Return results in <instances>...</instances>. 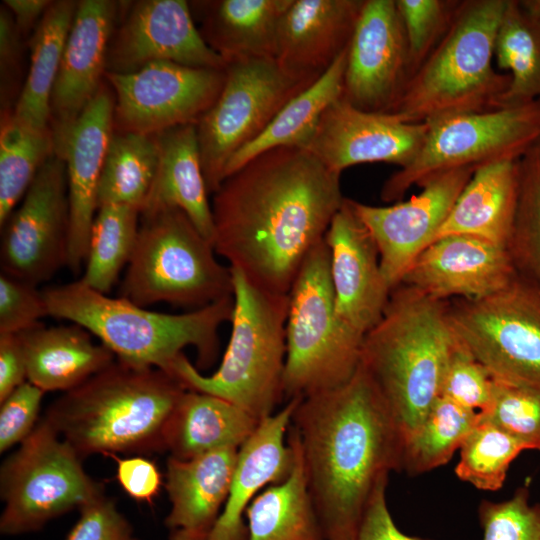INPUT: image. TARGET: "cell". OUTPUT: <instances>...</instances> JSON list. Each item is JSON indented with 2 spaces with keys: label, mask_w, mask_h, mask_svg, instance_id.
I'll use <instances>...</instances> for the list:
<instances>
[{
  "label": "cell",
  "mask_w": 540,
  "mask_h": 540,
  "mask_svg": "<svg viewBox=\"0 0 540 540\" xmlns=\"http://www.w3.org/2000/svg\"><path fill=\"white\" fill-rule=\"evenodd\" d=\"M340 177L303 148L260 153L213 194L215 252L257 287L289 294L344 202Z\"/></svg>",
  "instance_id": "6da1fadb"
},
{
  "label": "cell",
  "mask_w": 540,
  "mask_h": 540,
  "mask_svg": "<svg viewBox=\"0 0 540 540\" xmlns=\"http://www.w3.org/2000/svg\"><path fill=\"white\" fill-rule=\"evenodd\" d=\"M289 429L324 539L355 540L375 491L403 463L402 437L375 384L359 364L345 384L301 398Z\"/></svg>",
  "instance_id": "7a4b0ae2"
},
{
  "label": "cell",
  "mask_w": 540,
  "mask_h": 540,
  "mask_svg": "<svg viewBox=\"0 0 540 540\" xmlns=\"http://www.w3.org/2000/svg\"><path fill=\"white\" fill-rule=\"evenodd\" d=\"M186 388L153 367L118 359L50 404L44 419L83 459L164 451V433Z\"/></svg>",
  "instance_id": "3957f363"
},
{
  "label": "cell",
  "mask_w": 540,
  "mask_h": 540,
  "mask_svg": "<svg viewBox=\"0 0 540 540\" xmlns=\"http://www.w3.org/2000/svg\"><path fill=\"white\" fill-rule=\"evenodd\" d=\"M458 345L447 301L403 284L391 291L381 319L364 335L360 365L391 413L403 446L440 397Z\"/></svg>",
  "instance_id": "277c9868"
},
{
  "label": "cell",
  "mask_w": 540,
  "mask_h": 540,
  "mask_svg": "<svg viewBox=\"0 0 540 540\" xmlns=\"http://www.w3.org/2000/svg\"><path fill=\"white\" fill-rule=\"evenodd\" d=\"M49 316L75 323L110 349L116 359L169 373L191 346L198 366L207 368L218 355V330L230 322L234 297L182 314L150 311L125 298L109 297L79 279L42 290Z\"/></svg>",
  "instance_id": "5b68a950"
},
{
  "label": "cell",
  "mask_w": 540,
  "mask_h": 540,
  "mask_svg": "<svg viewBox=\"0 0 540 540\" xmlns=\"http://www.w3.org/2000/svg\"><path fill=\"white\" fill-rule=\"evenodd\" d=\"M507 0H461L436 48L406 81L389 113L408 123L493 110L510 83L493 66Z\"/></svg>",
  "instance_id": "8992f818"
},
{
  "label": "cell",
  "mask_w": 540,
  "mask_h": 540,
  "mask_svg": "<svg viewBox=\"0 0 540 540\" xmlns=\"http://www.w3.org/2000/svg\"><path fill=\"white\" fill-rule=\"evenodd\" d=\"M230 269L234 297L232 330L219 368L205 376L183 353L168 374L187 390L221 397L261 421L272 415L284 398L289 295L261 289L239 270Z\"/></svg>",
  "instance_id": "52a82bcc"
},
{
  "label": "cell",
  "mask_w": 540,
  "mask_h": 540,
  "mask_svg": "<svg viewBox=\"0 0 540 540\" xmlns=\"http://www.w3.org/2000/svg\"><path fill=\"white\" fill-rule=\"evenodd\" d=\"M215 253L181 209L143 211L119 297L141 307L164 302L195 310L233 296L231 269Z\"/></svg>",
  "instance_id": "ba28073f"
},
{
  "label": "cell",
  "mask_w": 540,
  "mask_h": 540,
  "mask_svg": "<svg viewBox=\"0 0 540 540\" xmlns=\"http://www.w3.org/2000/svg\"><path fill=\"white\" fill-rule=\"evenodd\" d=\"M283 396L337 388L359 367L364 336L337 314L324 239L305 258L289 291Z\"/></svg>",
  "instance_id": "9c48e42d"
},
{
  "label": "cell",
  "mask_w": 540,
  "mask_h": 540,
  "mask_svg": "<svg viewBox=\"0 0 540 540\" xmlns=\"http://www.w3.org/2000/svg\"><path fill=\"white\" fill-rule=\"evenodd\" d=\"M82 458L43 418L2 462V535L42 529L50 520L104 495L101 483L83 468Z\"/></svg>",
  "instance_id": "30bf717a"
},
{
  "label": "cell",
  "mask_w": 540,
  "mask_h": 540,
  "mask_svg": "<svg viewBox=\"0 0 540 540\" xmlns=\"http://www.w3.org/2000/svg\"><path fill=\"white\" fill-rule=\"evenodd\" d=\"M461 345L497 381L540 391V287L518 272L480 299L447 301Z\"/></svg>",
  "instance_id": "8fae6325"
},
{
  "label": "cell",
  "mask_w": 540,
  "mask_h": 540,
  "mask_svg": "<svg viewBox=\"0 0 540 540\" xmlns=\"http://www.w3.org/2000/svg\"><path fill=\"white\" fill-rule=\"evenodd\" d=\"M425 123L428 131L417 156L384 182V202L399 201L412 186L449 170L519 160L540 138V101Z\"/></svg>",
  "instance_id": "7c38bea8"
},
{
  "label": "cell",
  "mask_w": 540,
  "mask_h": 540,
  "mask_svg": "<svg viewBox=\"0 0 540 540\" xmlns=\"http://www.w3.org/2000/svg\"><path fill=\"white\" fill-rule=\"evenodd\" d=\"M301 91L283 74L275 59L227 64L217 100L195 124L209 194H214L223 183L232 157L254 141Z\"/></svg>",
  "instance_id": "4fadbf2b"
},
{
  "label": "cell",
  "mask_w": 540,
  "mask_h": 540,
  "mask_svg": "<svg viewBox=\"0 0 540 540\" xmlns=\"http://www.w3.org/2000/svg\"><path fill=\"white\" fill-rule=\"evenodd\" d=\"M104 76L114 92V131L156 135L196 124L217 100L225 69L157 61L135 72Z\"/></svg>",
  "instance_id": "5bb4252c"
},
{
  "label": "cell",
  "mask_w": 540,
  "mask_h": 540,
  "mask_svg": "<svg viewBox=\"0 0 540 540\" xmlns=\"http://www.w3.org/2000/svg\"><path fill=\"white\" fill-rule=\"evenodd\" d=\"M1 228L2 273L38 285L67 265L69 202L62 158L53 155L42 165Z\"/></svg>",
  "instance_id": "9a60e30c"
},
{
  "label": "cell",
  "mask_w": 540,
  "mask_h": 540,
  "mask_svg": "<svg viewBox=\"0 0 540 540\" xmlns=\"http://www.w3.org/2000/svg\"><path fill=\"white\" fill-rule=\"evenodd\" d=\"M127 7L111 35L105 73H131L157 61L226 68L196 27L187 1L140 0Z\"/></svg>",
  "instance_id": "2e32d148"
},
{
  "label": "cell",
  "mask_w": 540,
  "mask_h": 540,
  "mask_svg": "<svg viewBox=\"0 0 540 540\" xmlns=\"http://www.w3.org/2000/svg\"><path fill=\"white\" fill-rule=\"evenodd\" d=\"M476 168L465 167L433 176L406 202L352 205L371 233L383 277L391 291L400 285L414 259L430 245Z\"/></svg>",
  "instance_id": "e0dca14e"
},
{
  "label": "cell",
  "mask_w": 540,
  "mask_h": 540,
  "mask_svg": "<svg viewBox=\"0 0 540 540\" xmlns=\"http://www.w3.org/2000/svg\"><path fill=\"white\" fill-rule=\"evenodd\" d=\"M408 79L407 42L395 0H365L348 46L341 98L389 113Z\"/></svg>",
  "instance_id": "ac0fdd59"
},
{
  "label": "cell",
  "mask_w": 540,
  "mask_h": 540,
  "mask_svg": "<svg viewBox=\"0 0 540 540\" xmlns=\"http://www.w3.org/2000/svg\"><path fill=\"white\" fill-rule=\"evenodd\" d=\"M427 123H408L391 113L368 112L342 99L321 116L306 150L329 170L385 162L403 168L419 153Z\"/></svg>",
  "instance_id": "d6986e66"
},
{
  "label": "cell",
  "mask_w": 540,
  "mask_h": 540,
  "mask_svg": "<svg viewBox=\"0 0 540 540\" xmlns=\"http://www.w3.org/2000/svg\"><path fill=\"white\" fill-rule=\"evenodd\" d=\"M119 10L117 1H78L50 101L49 128L56 155L102 85L108 45Z\"/></svg>",
  "instance_id": "ffe728a7"
},
{
  "label": "cell",
  "mask_w": 540,
  "mask_h": 540,
  "mask_svg": "<svg viewBox=\"0 0 540 540\" xmlns=\"http://www.w3.org/2000/svg\"><path fill=\"white\" fill-rule=\"evenodd\" d=\"M517 273L508 248L483 238L442 236L414 259L400 284L439 301L480 299Z\"/></svg>",
  "instance_id": "44dd1931"
},
{
  "label": "cell",
  "mask_w": 540,
  "mask_h": 540,
  "mask_svg": "<svg viewBox=\"0 0 540 540\" xmlns=\"http://www.w3.org/2000/svg\"><path fill=\"white\" fill-rule=\"evenodd\" d=\"M336 312L353 330L365 335L381 319L391 289L380 266L377 245L345 198L325 234Z\"/></svg>",
  "instance_id": "7402d4cb"
},
{
  "label": "cell",
  "mask_w": 540,
  "mask_h": 540,
  "mask_svg": "<svg viewBox=\"0 0 540 540\" xmlns=\"http://www.w3.org/2000/svg\"><path fill=\"white\" fill-rule=\"evenodd\" d=\"M102 84L71 128L57 155L66 164L69 236L67 267L77 275L84 267L105 154L114 132V94Z\"/></svg>",
  "instance_id": "603a6c76"
},
{
  "label": "cell",
  "mask_w": 540,
  "mask_h": 540,
  "mask_svg": "<svg viewBox=\"0 0 540 540\" xmlns=\"http://www.w3.org/2000/svg\"><path fill=\"white\" fill-rule=\"evenodd\" d=\"M365 0H293L277 34L275 61L305 90L349 46Z\"/></svg>",
  "instance_id": "cb8c5ba5"
},
{
  "label": "cell",
  "mask_w": 540,
  "mask_h": 540,
  "mask_svg": "<svg viewBox=\"0 0 540 540\" xmlns=\"http://www.w3.org/2000/svg\"><path fill=\"white\" fill-rule=\"evenodd\" d=\"M300 399L288 400L277 413L262 419L239 448L227 500L207 540H247L248 506L259 491L281 482L292 469L294 454L286 435Z\"/></svg>",
  "instance_id": "d4e9b609"
},
{
  "label": "cell",
  "mask_w": 540,
  "mask_h": 540,
  "mask_svg": "<svg viewBox=\"0 0 540 540\" xmlns=\"http://www.w3.org/2000/svg\"><path fill=\"white\" fill-rule=\"evenodd\" d=\"M23 346L27 381L44 392H67L112 364L116 357L82 326L46 327L18 334Z\"/></svg>",
  "instance_id": "484cf974"
},
{
  "label": "cell",
  "mask_w": 540,
  "mask_h": 540,
  "mask_svg": "<svg viewBox=\"0 0 540 540\" xmlns=\"http://www.w3.org/2000/svg\"><path fill=\"white\" fill-rule=\"evenodd\" d=\"M238 450L223 448L188 460L168 457L165 487L171 508L164 521L167 528L210 532L227 500Z\"/></svg>",
  "instance_id": "4316f807"
},
{
  "label": "cell",
  "mask_w": 540,
  "mask_h": 540,
  "mask_svg": "<svg viewBox=\"0 0 540 540\" xmlns=\"http://www.w3.org/2000/svg\"><path fill=\"white\" fill-rule=\"evenodd\" d=\"M293 0H215L191 4L200 12L199 29L224 61L275 59L281 18Z\"/></svg>",
  "instance_id": "83f0119b"
},
{
  "label": "cell",
  "mask_w": 540,
  "mask_h": 540,
  "mask_svg": "<svg viewBox=\"0 0 540 540\" xmlns=\"http://www.w3.org/2000/svg\"><path fill=\"white\" fill-rule=\"evenodd\" d=\"M159 158L156 176L144 209L174 207L190 218L213 245L214 223L208 200L195 124L156 134Z\"/></svg>",
  "instance_id": "f1b7e54d"
},
{
  "label": "cell",
  "mask_w": 540,
  "mask_h": 540,
  "mask_svg": "<svg viewBox=\"0 0 540 540\" xmlns=\"http://www.w3.org/2000/svg\"><path fill=\"white\" fill-rule=\"evenodd\" d=\"M519 190L518 160L478 167L463 188L434 241L451 234L471 235L506 246Z\"/></svg>",
  "instance_id": "f546056e"
},
{
  "label": "cell",
  "mask_w": 540,
  "mask_h": 540,
  "mask_svg": "<svg viewBox=\"0 0 540 540\" xmlns=\"http://www.w3.org/2000/svg\"><path fill=\"white\" fill-rule=\"evenodd\" d=\"M259 423L230 401L186 389L167 423L164 451L188 460L218 449H239Z\"/></svg>",
  "instance_id": "4dcf8cb0"
},
{
  "label": "cell",
  "mask_w": 540,
  "mask_h": 540,
  "mask_svg": "<svg viewBox=\"0 0 540 540\" xmlns=\"http://www.w3.org/2000/svg\"><path fill=\"white\" fill-rule=\"evenodd\" d=\"M294 454L289 475L260 492L246 510L247 540H325L310 495L298 441L288 429Z\"/></svg>",
  "instance_id": "1f68e13d"
},
{
  "label": "cell",
  "mask_w": 540,
  "mask_h": 540,
  "mask_svg": "<svg viewBox=\"0 0 540 540\" xmlns=\"http://www.w3.org/2000/svg\"><path fill=\"white\" fill-rule=\"evenodd\" d=\"M78 1H52L30 40V66L12 110L19 121L48 130L50 101Z\"/></svg>",
  "instance_id": "d6a6232c"
},
{
  "label": "cell",
  "mask_w": 540,
  "mask_h": 540,
  "mask_svg": "<svg viewBox=\"0 0 540 540\" xmlns=\"http://www.w3.org/2000/svg\"><path fill=\"white\" fill-rule=\"evenodd\" d=\"M347 51L348 47L316 83L292 97L266 129L232 157L225 169V179L267 150L306 148L325 110L342 96Z\"/></svg>",
  "instance_id": "836d02e7"
},
{
  "label": "cell",
  "mask_w": 540,
  "mask_h": 540,
  "mask_svg": "<svg viewBox=\"0 0 540 540\" xmlns=\"http://www.w3.org/2000/svg\"><path fill=\"white\" fill-rule=\"evenodd\" d=\"M494 60L510 76L495 109L540 101V14L525 0H507L496 34Z\"/></svg>",
  "instance_id": "e575fe53"
},
{
  "label": "cell",
  "mask_w": 540,
  "mask_h": 540,
  "mask_svg": "<svg viewBox=\"0 0 540 540\" xmlns=\"http://www.w3.org/2000/svg\"><path fill=\"white\" fill-rule=\"evenodd\" d=\"M155 135L113 132L98 185V208L126 205L144 209L158 166Z\"/></svg>",
  "instance_id": "d590c367"
},
{
  "label": "cell",
  "mask_w": 540,
  "mask_h": 540,
  "mask_svg": "<svg viewBox=\"0 0 540 540\" xmlns=\"http://www.w3.org/2000/svg\"><path fill=\"white\" fill-rule=\"evenodd\" d=\"M55 154L51 130H38L1 112L0 226L23 199L42 165Z\"/></svg>",
  "instance_id": "8d00e7d4"
},
{
  "label": "cell",
  "mask_w": 540,
  "mask_h": 540,
  "mask_svg": "<svg viewBox=\"0 0 540 540\" xmlns=\"http://www.w3.org/2000/svg\"><path fill=\"white\" fill-rule=\"evenodd\" d=\"M140 222V211L126 205L98 208L90 233L84 273L86 286L108 294L132 255Z\"/></svg>",
  "instance_id": "74e56055"
},
{
  "label": "cell",
  "mask_w": 540,
  "mask_h": 540,
  "mask_svg": "<svg viewBox=\"0 0 540 540\" xmlns=\"http://www.w3.org/2000/svg\"><path fill=\"white\" fill-rule=\"evenodd\" d=\"M479 420V412L439 397L404 442L402 470L417 476L445 465Z\"/></svg>",
  "instance_id": "f35d334b"
},
{
  "label": "cell",
  "mask_w": 540,
  "mask_h": 540,
  "mask_svg": "<svg viewBox=\"0 0 540 540\" xmlns=\"http://www.w3.org/2000/svg\"><path fill=\"white\" fill-rule=\"evenodd\" d=\"M519 190L508 251L516 271L540 287V138L518 160Z\"/></svg>",
  "instance_id": "ab89813d"
},
{
  "label": "cell",
  "mask_w": 540,
  "mask_h": 540,
  "mask_svg": "<svg viewBox=\"0 0 540 540\" xmlns=\"http://www.w3.org/2000/svg\"><path fill=\"white\" fill-rule=\"evenodd\" d=\"M459 450L457 477L479 490L497 491L503 486L511 463L529 448L480 416Z\"/></svg>",
  "instance_id": "60d3db41"
},
{
  "label": "cell",
  "mask_w": 540,
  "mask_h": 540,
  "mask_svg": "<svg viewBox=\"0 0 540 540\" xmlns=\"http://www.w3.org/2000/svg\"><path fill=\"white\" fill-rule=\"evenodd\" d=\"M395 2L406 36L409 79L448 31L461 0H395Z\"/></svg>",
  "instance_id": "b9f144b4"
},
{
  "label": "cell",
  "mask_w": 540,
  "mask_h": 540,
  "mask_svg": "<svg viewBox=\"0 0 540 540\" xmlns=\"http://www.w3.org/2000/svg\"><path fill=\"white\" fill-rule=\"evenodd\" d=\"M489 408L479 413L503 431L540 451V391L494 380Z\"/></svg>",
  "instance_id": "7bdbcfd3"
},
{
  "label": "cell",
  "mask_w": 540,
  "mask_h": 540,
  "mask_svg": "<svg viewBox=\"0 0 540 540\" xmlns=\"http://www.w3.org/2000/svg\"><path fill=\"white\" fill-rule=\"evenodd\" d=\"M483 540H540V503H532L527 486L509 499L483 500L478 507Z\"/></svg>",
  "instance_id": "ee69618b"
},
{
  "label": "cell",
  "mask_w": 540,
  "mask_h": 540,
  "mask_svg": "<svg viewBox=\"0 0 540 540\" xmlns=\"http://www.w3.org/2000/svg\"><path fill=\"white\" fill-rule=\"evenodd\" d=\"M494 383L486 368L459 342L446 367L440 397L483 413L491 404Z\"/></svg>",
  "instance_id": "f6af8a7d"
},
{
  "label": "cell",
  "mask_w": 540,
  "mask_h": 540,
  "mask_svg": "<svg viewBox=\"0 0 540 540\" xmlns=\"http://www.w3.org/2000/svg\"><path fill=\"white\" fill-rule=\"evenodd\" d=\"M45 316L47 304L37 285L1 272L0 333L26 332L42 324Z\"/></svg>",
  "instance_id": "bcb514c9"
},
{
  "label": "cell",
  "mask_w": 540,
  "mask_h": 540,
  "mask_svg": "<svg viewBox=\"0 0 540 540\" xmlns=\"http://www.w3.org/2000/svg\"><path fill=\"white\" fill-rule=\"evenodd\" d=\"M29 381L17 387L0 407V452L21 444L37 425L43 394Z\"/></svg>",
  "instance_id": "7dc6e473"
},
{
  "label": "cell",
  "mask_w": 540,
  "mask_h": 540,
  "mask_svg": "<svg viewBox=\"0 0 540 540\" xmlns=\"http://www.w3.org/2000/svg\"><path fill=\"white\" fill-rule=\"evenodd\" d=\"M79 511L80 517L66 540H140L114 500L105 495Z\"/></svg>",
  "instance_id": "c3c4849f"
},
{
  "label": "cell",
  "mask_w": 540,
  "mask_h": 540,
  "mask_svg": "<svg viewBox=\"0 0 540 540\" xmlns=\"http://www.w3.org/2000/svg\"><path fill=\"white\" fill-rule=\"evenodd\" d=\"M21 38L22 35L17 29L13 15L2 4L0 8L1 112L10 110L8 107L16 94V83L22 60Z\"/></svg>",
  "instance_id": "681fc988"
},
{
  "label": "cell",
  "mask_w": 540,
  "mask_h": 540,
  "mask_svg": "<svg viewBox=\"0 0 540 540\" xmlns=\"http://www.w3.org/2000/svg\"><path fill=\"white\" fill-rule=\"evenodd\" d=\"M116 461L117 480L131 498L151 502L158 495L162 478L155 463L141 456L116 459Z\"/></svg>",
  "instance_id": "f907efd6"
},
{
  "label": "cell",
  "mask_w": 540,
  "mask_h": 540,
  "mask_svg": "<svg viewBox=\"0 0 540 540\" xmlns=\"http://www.w3.org/2000/svg\"><path fill=\"white\" fill-rule=\"evenodd\" d=\"M387 483L381 484L372 496L355 540H428L407 535L396 526L386 501Z\"/></svg>",
  "instance_id": "816d5d0a"
},
{
  "label": "cell",
  "mask_w": 540,
  "mask_h": 540,
  "mask_svg": "<svg viewBox=\"0 0 540 540\" xmlns=\"http://www.w3.org/2000/svg\"><path fill=\"white\" fill-rule=\"evenodd\" d=\"M26 381V360L19 335L0 333V403Z\"/></svg>",
  "instance_id": "f5cc1de1"
},
{
  "label": "cell",
  "mask_w": 540,
  "mask_h": 540,
  "mask_svg": "<svg viewBox=\"0 0 540 540\" xmlns=\"http://www.w3.org/2000/svg\"><path fill=\"white\" fill-rule=\"evenodd\" d=\"M50 0H5L3 4L13 15L17 29L22 36L39 23L40 19L51 5Z\"/></svg>",
  "instance_id": "db71d44e"
},
{
  "label": "cell",
  "mask_w": 540,
  "mask_h": 540,
  "mask_svg": "<svg viewBox=\"0 0 540 540\" xmlns=\"http://www.w3.org/2000/svg\"><path fill=\"white\" fill-rule=\"evenodd\" d=\"M209 532L178 529L171 533L169 540H207Z\"/></svg>",
  "instance_id": "11a10c76"
},
{
  "label": "cell",
  "mask_w": 540,
  "mask_h": 540,
  "mask_svg": "<svg viewBox=\"0 0 540 540\" xmlns=\"http://www.w3.org/2000/svg\"><path fill=\"white\" fill-rule=\"evenodd\" d=\"M526 4L540 14V0H525Z\"/></svg>",
  "instance_id": "9f6ffc18"
}]
</instances>
